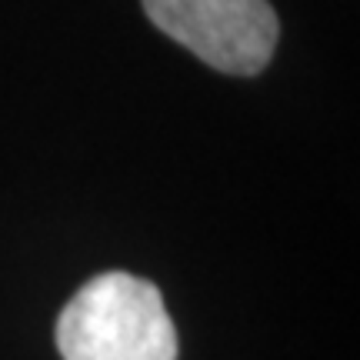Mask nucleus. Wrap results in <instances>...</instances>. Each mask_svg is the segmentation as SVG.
Wrapping results in <instances>:
<instances>
[{"mask_svg":"<svg viewBox=\"0 0 360 360\" xmlns=\"http://www.w3.org/2000/svg\"><path fill=\"white\" fill-rule=\"evenodd\" d=\"M57 350L64 360H177V330L154 283L110 270L60 310Z\"/></svg>","mask_w":360,"mask_h":360,"instance_id":"obj_1","label":"nucleus"},{"mask_svg":"<svg viewBox=\"0 0 360 360\" xmlns=\"http://www.w3.org/2000/svg\"><path fill=\"white\" fill-rule=\"evenodd\" d=\"M143 11L220 74L254 77L277 47V13L267 0H143Z\"/></svg>","mask_w":360,"mask_h":360,"instance_id":"obj_2","label":"nucleus"}]
</instances>
